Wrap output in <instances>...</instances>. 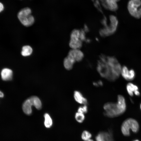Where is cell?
<instances>
[{"mask_svg": "<svg viewBox=\"0 0 141 141\" xmlns=\"http://www.w3.org/2000/svg\"><path fill=\"white\" fill-rule=\"evenodd\" d=\"M122 68L115 57L102 54L97 61L96 68L101 77L110 81H114L119 77Z\"/></svg>", "mask_w": 141, "mask_h": 141, "instance_id": "1", "label": "cell"}, {"mask_svg": "<svg viewBox=\"0 0 141 141\" xmlns=\"http://www.w3.org/2000/svg\"><path fill=\"white\" fill-rule=\"evenodd\" d=\"M104 115L109 118H114L123 114L126 109V105L124 97L122 95H119L116 103L108 102L103 106Z\"/></svg>", "mask_w": 141, "mask_h": 141, "instance_id": "2", "label": "cell"}, {"mask_svg": "<svg viewBox=\"0 0 141 141\" xmlns=\"http://www.w3.org/2000/svg\"><path fill=\"white\" fill-rule=\"evenodd\" d=\"M106 18L103 19L102 22L104 26L99 31L101 36H108L114 34L116 31L118 24V21L116 17L114 15H110L109 17V23L108 24Z\"/></svg>", "mask_w": 141, "mask_h": 141, "instance_id": "3", "label": "cell"}, {"mask_svg": "<svg viewBox=\"0 0 141 141\" xmlns=\"http://www.w3.org/2000/svg\"><path fill=\"white\" fill-rule=\"evenodd\" d=\"M32 11L29 7H25L21 10L17 14L18 19L24 26H30L34 22V19L31 15Z\"/></svg>", "mask_w": 141, "mask_h": 141, "instance_id": "4", "label": "cell"}, {"mask_svg": "<svg viewBox=\"0 0 141 141\" xmlns=\"http://www.w3.org/2000/svg\"><path fill=\"white\" fill-rule=\"evenodd\" d=\"M139 129V125L138 122L132 118L127 119L124 121L121 127L122 133L126 136L130 135V130L134 132H136L138 131Z\"/></svg>", "mask_w": 141, "mask_h": 141, "instance_id": "5", "label": "cell"}, {"mask_svg": "<svg viewBox=\"0 0 141 141\" xmlns=\"http://www.w3.org/2000/svg\"><path fill=\"white\" fill-rule=\"evenodd\" d=\"M141 1L140 0H130L128 4V9L131 16L135 18H141Z\"/></svg>", "mask_w": 141, "mask_h": 141, "instance_id": "6", "label": "cell"}, {"mask_svg": "<svg viewBox=\"0 0 141 141\" xmlns=\"http://www.w3.org/2000/svg\"><path fill=\"white\" fill-rule=\"evenodd\" d=\"M67 56L72 59L75 62H79L83 60L84 55L80 49H71L69 51Z\"/></svg>", "mask_w": 141, "mask_h": 141, "instance_id": "7", "label": "cell"}, {"mask_svg": "<svg viewBox=\"0 0 141 141\" xmlns=\"http://www.w3.org/2000/svg\"><path fill=\"white\" fill-rule=\"evenodd\" d=\"M121 74L125 79L131 81L133 80L135 78V73L133 69H128L125 66L122 67Z\"/></svg>", "mask_w": 141, "mask_h": 141, "instance_id": "8", "label": "cell"}, {"mask_svg": "<svg viewBox=\"0 0 141 141\" xmlns=\"http://www.w3.org/2000/svg\"><path fill=\"white\" fill-rule=\"evenodd\" d=\"M96 141H114L112 133L110 131L101 132L96 137Z\"/></svg>", "mask_w": 141, "mask_h": 141, "instance_id": "9", "label": "cell"}, {"mask_svg": "<svg viewBox=\"0 0 141 141\" xmlns=\"http://www.w3.org/2000/svg\"><path fill=\"white\" fill-rule=\"evenodd\" d=\"M74 97L75 100L79 103L87 105L88 103L87 99L83 96L82 93L79 91L76 90L74 91Z\"/></svg>", "mask_w": 141, "mask_h": 141, "instance_id": "10", "label": "cell"}, {"mask_svg": "<svg viewBox=\"0 0 141 141\" xmlns=\"http://www.w3.org/2000/svg\"><path fill=\"white\" fill-rule=\"evenodd\" d=\"M102 4L106 9L112 11H115L118 9L117 2L108 0H102Z\"/></svg>", "mask_w": 141, "mask_h": 141, "instance_id": "11", "label": "cell"}, {"mask_svg": "<svg viewBox=\"0 0 141 141\" xmlns=\"http://www.w3.org/2000/svg\"><path fill=\"white\" fill-rule=\"evenodd\" d=\"M32 105L29 98L26 100L22 105V109L24 112L27 115H30L32 111L31 107Z\"/></svg>", "mask_w": 141, "mask_h": 141, "instance_id": "12", "label": "cell"}, {"mask_svg": "<svg viewBox=\"0 0 141 141\" xmlns=\"http://www.w3.org/2000/svg\"><path fill=\"white\" fill-rule=\"evenodd\" d=\"M1 74L3 80L5 81L9 80L12 78L13 72L9 69L5 68L2 70Z\"/></svg>", "mask_w": 141, "mask_h": 141, "instance_id": "13", "label": "cell"}, {"mask_svg": "<svg viewBox=\"0 0 141 141\" xmlns=\"http://www.w3.org/2000/svg\"><path fill=\"white\" fill-rule=\"evenodd\" d=\"M83 42L80 39H70L69 42V47L72 49H80L83 46Z\"/></svg>", "mask_w": 141, "mask_h": 141, "instance_id": "14", "label": "cell"}, {"mask_svg": "<svg viewBox=\"0 0 141 141\" xmlns=\"http://www.w3.org/2000/svg\"><path fill=\"white\" fill-rule=\"evenodd\" d=\"M75 62L72 59L67 56L64 59L63 65L64 68L67 70H70L73 68Z\"/></svg>", "mask_w": 141, "mask_h": 141, "instance_id": "15", "label": "cell"}, {"mask_svg": "<svg viewBox=\"0 0 141 141\" xmlns=\"http://www.w3.org/2000/svg\"><path fill=\"white\" fill-rule=\"evenodd\" d=\"M126 90L129 95L133 96L134 92L138 90V86L131 83H128L126 86Z\"/></svg>", "mask_w": 141, "mask_h": 141, "instance_id": "16", "label": "cell"}, {"mask_svg": "<svg viewBox=\"0 0 141 141\" xmlns=\"http://www.w3.org/2000/svg\"><path fill=\"white\" fill-rule=\"evenodd\" d=\"M33 105L38 110L42 108V104L40 99L36 96H32L29 98Z\"/></svg>", "mask_w": 141, "mask_h": 141, "instance_id": "17", "label": "cell"}, {"mask_svg": "<svg viewBox=\"0 0 141 141\" xmlns=\"http://www.w3.org/2000/svg\"><path fill=\"white\" fill-rule=\"evenodd\" d=\"M32 49L31 46L28 45H25L22 47L21 54L24 56H28L32 54Z\"/></svg>", "mask_w": 141, "mask_h": 141, "instance_id": "18", "label": "cell"}, {"mask_svg": "<svg viewBox=\"0 0 141 141\" xmlns=\"http://www.w3.org/2000/svg\"><path fill=\"white\" fill-rule=\"evenodd\" d=\"M45 120L44 124L47 128H49L51 127L52 124L51 118L50 115L47 113H45L44 115Z\"/></svg>", "mask_w": 141, "mask_h": 141, "instance_id": "19", "label": "cell"}, {"mask_svg": "<svg viewBox=\"0 0 141 141\" xmlns=\"http://www.w3.org/2000/svg\"><path fill=\"white\" fill-rule=\"evenodd\" d=\"M84 114L78 112L76 113L75 115V118L76 121L79 123L83 122L85 119Z\"/></svg>", "mask_w": 141, "mask_h": 141, "instance_id": "20", "label": "cell"}, {"mask_svg": "<svg viewBox=\"0 0 141 141\" xmlns=\"http://www.w3.org/2000/svg\"><path fill=\"white\" fill-rule=\"evenodd\" d=\"M91 133L87 131H84L81 135V138L84 141H86L91 139Z\"/></svg>", "mask_w": 141, "mask_h": 141, "instance_id": "21", "label": "cell"}, {"mask_svg": "<svg viewBox=\"0 0 141 141\" xmlns=\"http://www.w3.org/2000/svg\"><path fill=\"white\" fill-rule=\"evenodd\" d=\"M78 112L84 114L86 113L88 111V107L87 105H84L79 106L78 109Z\"/></svg>", "mask_w": 141, "mask_h": 141, "instance_id": "22", "label": "cell"}, {"mask_svg": "<svg viewBox=\"0 0 141 141\" xmlns=\"http://www.w3.org/2000/svg\"><path fill=\"white\" fill-rule=\"evenodd\" d=\"M93 85L96 87L102 86L103 85V83L101 80H99L97 82H93Z\"/></svg>", "mask_w": 141, "mask_h": 141, "instance_id": "23", "label": "cell"}, {"mask_svg": "<svg viewBox=\"0 0 141 141\" xmlns=\"http://www.w3.org/2000/svg\"><path fill=\"white\" fill-rule=\"evenodd\" d=\"M4 9V7L3 4L0 2V13Z\"/></svg>", "mask_w": 141, "mask_h": 141, "instance_id": "24", "label": "cell"}, {"mask_svg": "<svg viewBox=\"0 0 141 141\" xmlns=\"http://www.w3.org/2000/svg\"><path fill=\"white\" fill-rule=\"evenodd\" d=\"M134 93L137 96H139L140 95V93L138 90L136 91Z\"/></svg>", "mask_w": 141, "mask_h": 141, "instance_id": "25", "label": "cell"}, {"mask_svg": "<svg viewBox=\"0 0 141 141\" xmlns=\"http://www.w3.org/2000/svg\"><path fill=\"white\" fill-rule=\"evenodd\" d=\"M4 96L3 93L0 91V97H3Z\"/></svg>", "mask_w": 141, "mask_h": 141, "instance_id": "26", "label": "cell"}, {"mask_svg": "<svg viewBox=\"0 0 141 141\" xmlns=\"http://www.w3.org/2000/svg\"><path fill=\"white\" fill-rule=\"evenodd\" d=\"M114 2H117L119 1L120 0H108Z\"/></svg>", "mask_w": 141, "mask_h": 141, "instance_id": "27", "label": "cell"}, {"mask_svg": "<svg viewBox=\"0 0 141 141\" xmlns=\"http://www.w3.org/2000/svg\"><path fill=\"white\" fill-rule=\"evenodd\" d=\"M94 141V140H93L91 139H89L88 140H87V141Z\"/></svg>", "mask_w": 141, "mask_h": 141, "instance_id": "28", "label": "cell"}, {"mask_svg": "<svg viewBox=\"0 0 141 141\" xmlns=\"http://www.w3.org/2000/svg\"><path fill=\"white\" fill-rule=\"evenodd\" d=\"M133 141H139L137 139V140H135Z\"/></svg>", "mask_w": 141, "mask_h": 141, "instance_id": "29", "label": "cell"}, {"mask_svg": "<svg viewBox=\"0 0 141 141\" xmlns=\"http://www.w3.org/2000/svg\"><path fill=\"white\" fill-rule=\"evenodd\" d=\"M140 109L141 110V103H140Z\"/></svg>", "mask_w": 141, "mask_h": 141, "instance_id": "30", "label": "cell"}]
</instances>
